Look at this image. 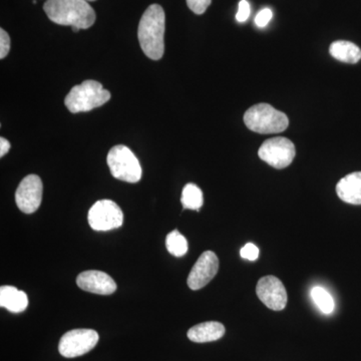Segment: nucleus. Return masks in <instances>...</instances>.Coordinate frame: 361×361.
<instances>
[{
  "label": "nucleus",
  "instance_id": "1a4fd4ad",
  "mask_svg": "<svg viewBox=\"0 0 361 361\" xmlns=\"http://www.w3.org/2000/svg\"><path fill=\"white\" fill-rule=\"evenodd\" d=\"M42 192L44 186L39 176H26L16 192V205L21 212L32 214L37 211L42 204Z\"/></svg>",
  "mask_w": 361,
  "mask_h": 361
},
{
  "label": "nucleus",
  "instance_id": "6ab92c4d",
  "mask_svg": "<svg viewBox=\"0 0 361 361\" xmlns=\"http://www.w3.org/2000/svg\"><path fill=\"white\" fill-rule=\"evenodd\" d=\"M166 247H167L169 253L176 257H182V256L186 255L188 249H189L187 239L178 230L169 233L167 238H166Z\"/></svg>",
  "mask_w": 361,
  "mask_h": 361
},
{
  "label": "nucleus",
  "instance_id": "a878e982",
  "mask_svg": "<svg viewBox=\"0 0 361 361\" xmlns=\"http://www.w3.org/2000/svg\"><path fill=\"white\" fill-rule=\"evenodd\" d=\"M73 28V32H78V30H80V28L78 27H71Z\"/></svg>",
  "mask_w": 361,
  "mask_h": 361
},
{
  "label": "nucleus",
  "instance_id": "b1692460",
  "mask_svg": "<svg viewBox=\"0 0 361 361\" xmlns=\"http://www.w3.org/2000/svg\"><path fill=\"white\" fill-rule=\"evenodd\" d=\"M272 18V11L270 8H264L259 11L255 18V25L258 27H265Z\"/></svg>",
  "mask_w": 361,
  "mask_h": 361
},
{
  "label": "nucleus",
  "instance_id": "4be33fe9",
  "mask_svg": "<svg viewBox=\"0 0 361 361\" xmlns=\"http://www.w3.org/2000/svg\"><path fill=\"white\" fill-rule=\"evenodd\" d=\"M11 51V37L4 30H0V59L6 58Z\"/></svg>",
  "mask_w": 361,
  "mask_h": 361
},
{
  "label": "nucleus",
  "instance_id": "2eb2a0df",
  "mask_svg": "<svg viewBox=\"0 0 361 361\" xmlns=\"http://www.w3.org/2000/svg\"><path fill=\"white\" fill-rule=\"evenodd\" d=\"M0 306L13 313L23 312L28 306V297L25 292L6 285L0 288Z\"/></svg>",
  "mask_w": 361,
  "mask_h": 361
},
{
  "label": "nucleus",
  "instance_id": "4468645a",
  "mask_svg": "<svg viewBox=\"0 0 361 361\" xmlns=\"http://www.w3.org/2000/svg\"><path fill=\"white\" fill-rule=\"evenodd\" d=\"M225 334V327L222 323L208 322L195 325L188 331V338L197 343L216 341Z\"/></svg>",
  "mask_w": 361,
  "mask_h": 361
},
{
  "label": "nucleus",
  "instance_id": "f257e3e1",
  "mask_svg": "<svg viewBox=\"0 0 361 361\" xmlns=\"http://www.w3.org/2000/svg\"><path fill=\"white\" fill-rule=\"evenodd\" d=\"M166 16L163 7L152 4L140 20L137 37L142 51L153 61H159L165 51Z\"/></svg>",
  "mask_w": 361,
  "mask_h": 361
},
{
  "label": "nucleus",
  "instance_id": "a211bd4d",
  "mask_svg": "<svg viewBox=\"0 0 361 361\" xmlns=\"http://www.w3.org/2000/svg\"><path fill=\"white\" fill-rule=\"evenodd\" d=\"M310 295L313 302L322 313L330 314V313L334 312V308H336V302H334V297L326 289L320 286L313 287L311 289Z\"/></svg>",
  "mask_w": 361,
  "mask_h": 361
},
{
  "label": "nucleus",
  "instance_id": "5701e85b",
  "mask_svg": "<svg viewBox=\"0 0 361 361\" xmlns=\"http://www.w3.org/2000/svg\"><path fill=\"white\" fill-rule=\"evenodd\" d=\"M250 16V4L247 0H241L239 2L238 13L236 14V20L239 23H245Z\"/></svg>",
  "mask_w": 361,
  "mask_h": 361
},
{
  "label": "nucleus",
  "instance_id": "393cba45",
  "mask_svg": "<svg viewBox=\"0 0 361 361\" xmlns=\"http://www.w3.org/2000/svg\"><path fill=\"white\" fill-rule=\"evenodd\" d=\"M11 147V142L7 141L6 139H4V137H0V157H1V158H4V157L8 153Z\"/></svg>",
  "mask_w": 361,
  "mask_h": 361
},
{
  "label": "nucleus",
  "instance_id": "ddd939ff",
  "mask_svg": "<svg viewBox=\"0 0 361 361\" xmlns=\"http://www.w3.org/2000/svg\"><path fill=\"white\" fill-rule=\"evenodd\" d=\"M336 193L345 203L361 205V172L351 173L342 178L336 185Z\"/></svg>",
  "mask_w": 361,
  "mask_h": 361
},
{
  "label": "nucleus",
  "instance_id": "412c9836",
  "mask_svg": "<svg viewBox=\"0 0 361 361\" xmlns=\"http://www.w3.org/2000/svg\"><path fill=\"white\" fill-rule=\"evenodd\" d=\"M240 255H241L242 258L246 259V260H257L259 257L258 247L254 245L253 243L246 244V245L241 249V251H240Z\"/></svg>",
  "mask_w": 361,
  "mask_h": 361
},
{
  "label": "nucleus",
  "instance_id": "f8f14e48",
  "mask_svg": "<svg viewBox=\"0 0 361 361\" xmlns=\"http://www.w3.org/2000/svg\"><path fill=\"white\" fill-rule=\"evenodd\" d=\"M77 284L82 290L99 295H111L116 290V283L113 278L102 271L89 270L80 273Z\"/></svg>",
  "mask_w": 361,
  "mask_h": 361
},
{
  "label": "nucleus",
  "instance_id": "423d86ee",
  "mask_svg": "<svg viewBox=\"0 0 361 361\" xmlns=\"http://www.w3.org/2000/svg\"><path fill=\"white\" fill-rule=\"evenodd\" d=\"M259 158L271 167L284 169L295 158V147L290 140L283 137H272L263 142L258 151Z\"/></svg>",
  "mask_w": 361,
  "mask_h": 361
},
{
  "label": "nucleus",
  "instance_id": "0eeeda50",
  "mask_svg": "<svg viewBox=\"0 0 361 361\" xmlns=\"http://www.w3.org/2000/svg\"><path fill=\"white\" fill-rule=\"evenodd\" d=\"M99 334L92 329H73L61 337L59 351L63 357L73 358L90 353L99 342Z\"/></svg>",
  "mask_w": 361,
  "mask_h": 361
},
{
  "label": "nucleus",
  "instance_id": "f03ea898",
  "mask_svg": "<svg viewBox=\"0 0 361 361\" xmlns=\"http://www.w3.org/2000/svg\"><path fill=\"white\" fill-rule=\"evenodd\" d=\"M44 11L52 23L80 30L90 28L96 21V13L87 0H47Z\"/></svg>",
  "mask_w": 361,
  "mask_h": 361
},
{
  "label": "nucleus",
  "instance_id": "39448f33",
  "mask_svg": "<svg viewBox=\"0 0 361 361\" xmlns=\"http://www.w3.org/2000/svg\"><path fill=\"white\" fill-rule=\"evenodd\" d=\"M106 161L111 174L116 179L132 184L142 179L141 164L128 147L118 145L111 148Z\"/></svg>",
  "mask_w": 361,
  "mask_h": 361
},
{
  "label": "nucleus",
  "instance_id": "6e6552de",
  "mask_svg": "<svg viewBox=\"0 0 361 361\" xmlns=\"http://www.w3.org/2000/svg\"><path fill=\"white\" fill-rule=\"evenodd\" d=\"M87 220L94 231H111L123 225V214L115 202L99 200L90 209Z\"/></svg>",
  "mask_w": 361,
  "mask_h": 361
},
{
  "label": "nucleus",
  "instance_id": "f3484780",
  "mask_svg": "<svg viewBox=\"0 0 361 361\" xmlns=\"http://www.w3.org/2000/svg\"><path fill=\"white\" fill-rule=\"evenodd\" d=\"M180 202H182L184 209L200 210L204 203L203 193H202L200 188L195 184H187L183 189Z\"/></svg>",
  "mask_w": 361,
  "mask_h": 361
},
{
  "label": "nucleus",
  "instance_id": "bb28decb",
  "mask_svg": "<svg viewBox=\"0 0 361 361\" xmlns=\"http://www.w3.org/2000/svg\"><path fill=\"white\" fill-rule=\"evenodd\" d=\"M87 1H94V0H87Z\"/></svg>",
  "mask_w": 361,
  "mask_h": 361
},
{
  "label": "nucleus",
  "instance_id": "7ed1b4c3",
  "mask_svg": "<svg viewBox=\"0 0 361 361\" xmlns=\"http://www.w3.org/2000/svg\"><path fill=\"white\" fill-rule=\"evenodd\" d=\"M110 99L111 92L104 90L101 82L89 80L71 90L65 104L71 113H85L104 106Z\"/></svg>",
  "mask_w": 361,
  "mask_h": 361
},
{
  "label": "nucleus",
  "instance_id": "20e7f679",
  "mask_svg": "<svg viewBox=\"0 0 361 361\" xmlns=\"http://www.w3.org/2000/svg\"><path fill=\"white\" fill-rule=\"evenodd\" d=\"M244 123L249 130L258 134H279L289 126L287 116L268 104L251 106L244 115Z\"/></svg>",
  "mask_w": 361,
  "mask_h": 361
},
{
  "label": "nucleus",
  "instance_id": "9d476101",
  "mask_svg": "<svg viewBox=\"0 0 361 361\" xmlns=\"http://www.w3.org/2000/svg\"><path fill=\"white\" fill-rule=\"evenodd\" d=\"M258 298L271 310L281 311L286 307L288 297L283 283L275 276H265L256 286Z\"/></svg>",
  "mask_w": 361,
  "mask_h": 361
},
{
  "label": "nucleus",
  "instance_id": "9b49d317",
  "mask_svg": "<svg viewBox=\"0 0 361 361\" xmlns=\"http://www.w3.org/2000/svg\"><path fill=\"white\" fill-rule=\"evenodd\" d=\"M219 260L212 251H206L199 257L188 276V286L192 290H200L217 274Z\"/></svg>",
  "mask_w": 361,
  "mask_h": 361
},
{
  "label": "nucleus",
  "instance_id": "aec40b11",
  "mask_svg": "<svg viewBox=\"0 0 361 361\" xmlns=\"http://www.w3.org/2000/svg\"><path fill=\"white\" fill-rule=\"evenodd\" d=\"M212 0H187V6L194 13L201 16L210 6Z\"/></svg>",
  "mask_w": 361,
  "mask_h": 361
},
{
  "label": "nucleus",
  "instance_id": "dca6fc26",
  "mask_svg": "<svg viewBox=\"0 0 361 361\" xmlns=\"http://www.w3.org/2000/svg\"><path fill=\"white\" fill-rule=\"evenodd\" d=\"M332 58L346 63H357L361 59V49L353 42L337 40L329 47Z\"/></svg>",
  "mask_w": 361,
  "mask_h": 361
}]
</instances>
